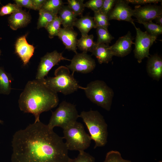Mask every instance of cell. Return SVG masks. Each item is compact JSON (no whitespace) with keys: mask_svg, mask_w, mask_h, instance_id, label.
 I'll return each mask as SVG.
<instances>
[{"mask_svg":"<svg viewBox=\"0 0 162 162\" xmlns=\"http://www.w3.org/2000/svg\"><path fill=\"white\" fill-rule=\"evenodd\" d=\"M154 20L156 24L162 26V14L157 16Z\"/></svg>","mask_w":162,"mask_h":162,"instance_id":"cell-38","label":"cell"},{"mask_svg":"<svg viewBox=\"0 0 162 162\" xmlns=\"http://www.w3.org/2000/svg\"><path fill=\"white\" fill-rule=\"evenodd\" d=\"M161 14H162L161 6L148 4L143 6H136L133 10L132 16L135 17L139 23L152 21L157 16Z\"/></svg>","mask_w":162,"mask_h":162,"instance_id":"cell-11","label":"cell"},{"mask_svg":"<svg viewBox=\"0 0 162 162\" xmlns=\"http://www.w3.org/2000/svg\"><path fill=\"white\" fill-rule=\"evenodd\" d=\"M117 1V0H103L102 6L100 11L107 16Z\"/></svg>","mask_w":162,"mask_h":162,"instance_id":"cell-34","label":"cell"},{"mask_svg":"<svg viewBox=\"0 0 162 162\" xmlns=\"http://www.w3.org/2000/svg\"><path fill=\"white\" fill-rule=\"evenodd\" d=\"M68 6L76 16H82L84 8V0H68Z\"/></svg>","mask_w":162,"mask_h":162,"instance_id":"cell-27","label":"cell"},{"mask_svg":"<svg viewBox=\"0 0 162 162\" xmlns=\"http://www.w3.org/2000/svg\"><path fill=\"white\" fill-rule=\"evenodd\" d=\"M64 60L70 61L64 57L62 53L58 52L56 50L47 52L41 58L37 69L36 80H43L53 66L58 65L60 62Z\"/></svg>","mask_w":162,"mask_h":162,"instance_id":"cell-9","label":"cell"},{"mask_svg":"<svg viewBox=\"0 0 162 162\" xmlns=\"http://www.w3.org/2000/svg\"><path fill=\"white\" fill-rule=\"evenodd\" d=\"M54 77H48L42 81L53 92H60L64 95L70 94L78 89H83L70 74L69 69L65 66H61L55 70Z\"/></svg>","mask_w":162,"mask_h":162,"instance_id":"cell-4","label":"cell"},{"mask_svg":"<svg viewBox=\"0 0 162 162\" xmlns=\"http://www.w3.org/2000/svg\"><path fill=\"white\" fill-rule=\"evenodd\" d=\"M27 34L19 38L15 44V52L20 58L24 65H27L33 55L35 47L29 44L26 40Z\"/></svg>","mask_w":162,"mask_h":162,"instance_id":"cell-14","label":"cell"},{"mask_svg":"<svg viewBox=\"0 0 162 162\" xmlns=\"http://www.w3.org/2000/svg\"><path fill=\"white\" fill-rule=\"evenodd\" d=\"M22 10V8L16 4L8 3L2 6L0 9V16L12 14Z\"/></svg>","mask_w":162,"mask_h":162,"instance_id":"cell-30","label":"cell"},{"mask_svg":"<svg viewBox=\"0 0 162 162\" xmlns=\"http://www.w3.org/2000/svg\"><path fill=\"white\" fill-rule=\"evenodd\" d=\"M78 34L74 30L64 28H61L58 36L65 46V49L72 51L76 54L77 52Z\"/></svg>","mask_w":162,"mask_h":162,"instance_id":"cell-16","label":"cell"},{"mask_svg":"<svg viewBox=\"0 0 162 162\" xmlns=\"http://www.w3.org/2000/svg\"><path fill=\"white\" fill-rule=\"evenodd\" d=\"M11 162H69L63 137L40 121L16 132L12 141Z\"/></svg>","mask_w":162,"mask_h":162,"instance_id":"cell-1","label":"cell"},{"mask_svg":"<svg viewBox=\"0 0 162 162\" xmlns=\"http://www.w3.org/2000/svg\"><path fill=\"white\" fill-rule=\"evenodd\" d=\"M142 24L147 32L151 35L158 37L162 33V26L153 23L152 21L140 22Z\"/></svg>","mask_w":162,"mask_h":162,"instance_id":"cell-28","label":"cell"},{"mask_svg":"<svg viewBox=\"0 0 162 162\" xmlns=\"http://www.w3.org/2000/svg\"><path fill=\"white\" fill-rule=\"evenodd\" d=\"M3 123V122L2 120L0 119V123L2 124Z\"/></svg>","mask_w":162,"mask_h":162,"instance_id":"cell-39","label":"cell"},{"mask_svg":"<svg viewBox=\"0 0 162 162\" xmlns=\"http://www.w3.org/2000/svg\"><path fill=\"white\" fill-rule=\"evenodd\" d=\"M74 26L79 30L82 36H84L88 35L89 31L92 28H96L97 26L93 17L86 15L77 19L74 23Z\"/></svg>","mask_w":162,"mask_h":162,"instance_id":"cell-20","label":"cell"},{"mask_svg":"<svg viewBox=\"0 0 162 162\" xmlns=\"http://www.w3.org/2000/svg\"><path fill=\"white\" fill-rule=\"evenodd\" d=\"M31 19L30 14L22 9L10 15L8 22L10 28L13 30H16L28 25Z\"/></svg>","mask_w":162,"mask_h":162,"instance_id":"cell-17","label":"cell"},{"mask_svg":"<svg viewBox=\"0 0 162 162\" xmlns=\"http://www.w3.org/2000/svg\"><path fill=\"white\" fill-rule=\"evenodd\" d=\"M133 38L130 31L124 36L119 37L113 45L110 46L114 56L123 57L129 54L132 50Z\"/></svg>","mask_w":162,"mask_h":162,"instance_id":"cell-13","label":"cell"},{"mask_svg":"<svg viewBox=\"0 0 162 162\" xmlns=\"http://www.w3.org/2000/svg\"><path fill=\"white\" fill-rule=\"evenodd\" d=\"M109 45L104 44H97L95 45L91 52L95 56L100 64H108L111 61L114 54L109 48Z\"/></svg>","mask_w":162,"mask_h":162,"instance_id":"cell-18","label":"cell"},{"mask_svg":"<svg viewBox=\"0 0 162 162\" xmlns=\"http://www.w3.org/2000/svg\"><path fill=\"white\" fill-rule=\"evenodd\" d=\"M71 63L66 66L72 71L84 74L90 73L93 71L96 66L95 60L87 53H77L70 60Z\"/></svg>","mask_w":162,"mask_h":162,"instance_id":"cell-10","label":"cell"},{"mask_svg":"<svg viewBox=\"0 0 162 162\" xmlns=\"http://www.w3.org/2000/svg\"><path fill=\"white\" fill-rule=\"evenodd\" d=\"M146 70L148 75L153 80L159 81L162 77V58L157 54L149 56Z\"/></svg>","mask_w":162,"mask_h":162,"instance_id":"cell-15","label":"cell"},{"mask_svg":"<svg viewBox=\"0 0 162 162\" xmlns=\"http://www.w3.org/2000/svg\"><path fill=\"white\" fill-rule=\"evenodd\" d=\"M125 0H118L112 10L107 16L109 20L124 21L132 23L133 9Z\"/></svg>","mask_w":162,"mask_h":162,"instance_id":"cell-12","label":"cell"},{"mask_svg":"<svg viewBox=\"0 0 162 162\" xmlns=\"http://www.w3.org/2000/svg\"><path fill=\"white\" fill-rule=\"evenodd\" d=\"M46 0H32L34 10H39L41 9Z\"/></svg>","mask_w":162,"mask_h":162,"instance_id":"cell-37","label":"cell"},{"mask_svg":"<svg viewBox=\"0 0 162 162\" xmlns=\"http://www.w3.org/2000/svg\"><path fill=\"white\" fill-rule=\"evenodd\" d=\"M13 80L11 74L0 67V94L9 95L11 92V84Z\"/></svg>","mask_w":162,"mask_h":162,"instance_id":"cell-21","label":"cell"},{"mask_svg":"<svg viewBox=\"0 0 162 162\" xmlns=\"http://www.w3.org/2000/svg\"><path fill=\"white\" fill-rule=\"evenodd\" d=\"M58 14L63 28L74 29V23L77 18L76 15L67 5H63Z\"/></svg>","mask_w":162,"mask_h":162,"instance_id":"cell-19","label":"cell"},{"mask_svg":"<svg viewBox=\"0 0 162 162\" xmlns=\"http://www.w3.org/2000/svg\"><path fill=\"white\" fill-rule=\"evenodd\" d=\"M61 21L57 16L54 20L49 23L45 28L49 34V37L52 39L55 36H58L59 32L61 28Z\"/></svg>","mask_w":162,"mask_h":162,"instance_id":"cell-26","label":"cell"},{"mask_svg":"<svg viewBox=\"0 0 162 162\" xmlns=\"http://www.w3.org/2000/svg\"><path fill=\"white\" fill-rule=\"evenodd\" d=\"M132 24L135 28L136 31L134 43V56L138 62L140 63L144 58L149 57L150 48L157 37L150 35L146 31H142L140 28L136 27L134 22Z\"/></svg>","mask_w":162,"mask_h":162,"instance_id":"cell-8","label":"cell"},{"mask_svg":"<svg viewBox=\"0 0 162 162\" xmlns=\"http://www.w3.org/2000/svg\"><path fill=\"white\" fill-rule=\"evenodd\" d=\"M128 4L130 3L137 5H142L147 4L157 3L162 1L160 0H126Z\"/></svg>","mask_w":162,"mask_h":162,"instance_id":"cell-35","label":"cell"},{"mask_svg":"<svg viewBox=\"0 0 162 162\" xmlns=\"http://www.w3.org/2000/svg\"><path fill=\"white\" fill-rule=\"evenodd\" d=\"M63 139L69 150L84 151L90 146L91 138L85 131L83 124L76 122L73 124L63 129Z\"/></svg>","mask_w":162,"mask_h":162,"instance_id":"cell-6","label":"cell"},{"mask_svg":"<svg viewBox=\"0 0 162 162\" xmlns=\"http://www.w3.org/2000/svg\"><path fill=\"white\" fill-rule=\"evenodd\" d=\"M94 158L84 151L79 152L76 158H70L69 162H95Z\"/></svg>","mask_w":162,"mask_h":162,"instance_id":"cell-32","label":"cell"},{"mask_svg":"<svg viewBox=\"0 0 162 162\" xmlns=\"http://www.w3.org/2000/svg\"><path fill=\"white\" fill-rule=\"evenodd\" d=\"M1 1H0V4H1Z\"/></svg>","mask_w":162,"mask_h":162,"instance_id":"cell-41","label":"cell"},{"mask_svg":"<svg viewBox=\"0 0 162 162\" xmlns=\"http://www.w3.org/2000/svg\"><path fill=\"white\" fill-rule=\"evenodd\" d=\"M83 90L92 102L108 111L110 110L114 92L105 82L99 80L92 81Z\"/></svg>","mask_w":162,"mask_h":162,"instance_id":"cell-5","label":"cell"},{"mask_svg":"<svg viewBox=\"0 0 162 162\" xmlns=\"http://www.w3.org/2000/svg\"><path fill=\"white\" fill-rule=\"evenodd\" d=\"M103 2V0H89L84 4V6L96 12L100 10Z\"/></svg>","mask_w":162,"mask_h":162,"instance_id":"cell-33","label":"cell"},{"mask_svg":"<svg viewBox=\"0 0 162 162\" xmlns=\"http://www.w3.org/2000/svg\"><path fill=\"white\" fill-rule=\"evenodd\" d=\"M1 52H2L1 51V50L0 49V56L1 55Z\"/></svg>","mask_w":162,"mask_h":162,"instance_id":"cell-40","label":"cell"},{"mask_svg":"<svg viewBox=\"0 0 162 162\" xmlns=\"http://www.w3.org/2000/svg\"><path fill=\"white\" fill-rule=\"evenodd\" d=\"M80 117L75 105L63 101L52 114L47 125L51 129L59 127L63 130L73 124Z\"/></svg>","mask_w":162,"mask_h":162,"instance_id":"cell-7","label":"cell"},{"mask_svg":"<svg viewBox=\"0 0 162 162\" xmlns=\"http://www.w3.org/2000/svg\"><path fill=\"white\" fill-rule=\"evenodd\" d=\"M64 3L62 0H46L41 9L58 15Z\"/></svg>","mask_w":162,"mask_h":162,"instance_id":"cell-24","label":"cell"},{"mask_svg":"<svg viewBox=\"0 0 162 162\" xmlns=\"http://www.w3.org/2000/svg\"><path fill=\"white\" fill-rule=\"evenodd\" d=\"M39 11V17L37 22V28H45L47 26L54 20L57 16L42 9Z\"/></svg>","mask_w":162,"mask_h":162,"instance_id":"cell-23","label":"cell"},{"mask_svg":"<svg viewBox=\"0 0 162 162\" xmlns=\"http://www.w3.org/2000/svg\"><path fill=\"white\" fill-rule=\"evenodd\" d=\"M88 130L94 148L105 146L107 142V125L102 115L98 111H83L79 115Z\"/></svg>","mask_w":162,"mask_h":162,"instance_id":"cell-3","label":"cell"},{"mask_svg":"<svg viewBox=\"0 0 162 162\" xmlns=\"http://www.w3.org/2000/svg\"><path fill=\"white\" fill-rule=\"evenodd\" d=\"M96 32L97 35V44L103 43L109 45L114 38L109 33L108 29L98 26Z\"/></svg>","mask_w":162,"mask_h":162,"instance_id":"cell-25","label":"cell"},{"mask_svg":"<svg viewBox=\"0 0 162 162\" xmlns=\"http://www.w3.org/2000/svg\"><path fill=\"white\" fill-rule=\"evenodd\" d=\"M15 4L22 8V7L34 10L32 0H15Z\"/></svg>","mask_w":162,"mask_h":162,"instance_id":"cell-36","label":"cell"},{"mask_svg":"<svg viewBox=\"0 0 162 162\" xmlns=\"http://www.w3.org/2000/svg\"><path fill=\"white\" fill-rule=\"evenodd\" d=\"M94 35L92 34L81 36V38L78 40L77 47L83 52H91L95 43L94 41Z\"/></svg>","mask_w":162,"mask_h":162,"instance_id":"cell-22","label":"cell"},{"mask_svg":"<svg viewBox=\"0 0 162 162\" xmlns=\"http://www.w3.org/2000/svg\"><path fill=\"white\" fill-rule=\"evenodd\" d=\"M103 162H131L128 160L123 159L121 153L116 151H111L106 154L105 160Z\"/></svg>","mask_w":162,"mask_h":162,"instance_id":"cell-31","label":"cell"},{"mask_svg":"<svg viewBox=\"0 0 162 162\" xmlns=\"http://www.w3.org/2000/svg\"><path fill=\"white\" fill-rule=\"evenodd\" d=\"M93 18L97 27H101L108 29L110 23L107 16L99 11L94 12Z\"/></svg>","mask_w":162,"mask_h":162,"instance_id":"cell-29","label":"cell"},{"mask_svg":"<svg viewBox=\"0 0 162 162\" xmlns=\"http://www.w3.org/2000/svg\"><path fill=\"white\" fill-rule=\"evenodd\" d=\"M57 93L49 88L42 81L37 80L28 81L18 100L20 110L25 113H31L35 117V122L40 121V116L58 105Z\"/></svg>","mask_w":162,"mask_h":162,"instance_id":"cell-2","label":"cell"}]
</instances>
